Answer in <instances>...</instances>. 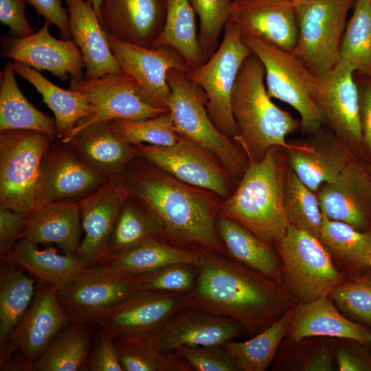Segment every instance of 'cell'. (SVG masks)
<instances>
[{"mask_svg": "<svg viewBox=\"0 0 371 371\" xmlns=\"http://www.w3.org/2000/svg\"><path fill=\"white\" fill-rule=\"evenodd\" d=\"M196 266V282L185 295V307L234 319L250 337L297 304L280 282L225 254L201 251Z\"/></svg>", "mask_w": 371, "mask_h": 371, "instance_id": "6da1fadb", "label": "cell"}, {"mask_svg": "<svg viewBox=\"0 0 371 371\" xmlns=\"http://www.w3.org/2000/svg\"><path fill=\"white\" fill-rule=\"evenodd\" d=\"M117 180L157 215L162 240L185 249L226 255L216 227L221 204L217 194L180 181L138 157Z\"/></svg>", "mask_w": 371, "mask_h": 371, "instance_id": "7a4b0ae2", "label": "cell"}, {"mask_svg": "<svg viewBox=\"0 0 371 371\" xmlns=\"http://www.w3.org/2000/svg\"><path fill=\"white\" fill-rule=\"evenodd\" d=\"M265 69L251 54L243 62L232 94V111L239 133L234 141L249 162L263 159L272 147L287 148L289 134L300 128V120L272 101L264 84Z\"/></svg>", "mask_w": 371, "mask_h": 371, "instance_id": "3957f363", "label": "cell"}, {"mask_svg": "<svg viewBox=\"0 0 371 371\" xmlns=\"http://www.w3.org/2000/svg\"><path fill=\"white\" fill-rule=\"evenodd\" d=\"M282 149L272 147L262 159L249 162L236 189L219 208L220 213L273 247L289 226L283 205L286 162Z\"/></svg>", "mask_w": 371, "mask_h": 371, "instance_id": "277c9868", "label": "cell"}, {"mask_svg": "<svg viewBox=\"0 0 371 371\" xmlns=\"http://www.w3.org/2000/svg\"><path fill=\"white\" fill-rule=\"evenodd\" d=\"M167 82L170 89L168 109L177 133L213 154L240 180L249 166L248 157L233 138L212 122L204 90L190 80L186 72L176 69L168 71Z\"/></svg>", "mask_w": 371, "mask_h": 371, "instance_id": "5b68a950", "label": "cell"}, {"mask_svg": "<svg viewBox=\"0 0 371 371\" xmlns=\"http://www.w3.org/2000/svg\"><path fill=\"white\" fill-rule=\"evenodd\" d=\"M274 247L280 282L297 304L328 295L345 279L319 239L301 229L289 225Z\"/></svg>", "mask_w": 371, "mask_h": 371, "instance_id": "8992f818", "label": "cell"}, {"mask_svg": "<svg viewBox=\"0 0 371 371\" xmlns=\"http://www.w3.org/2000/svg\"><path fill=\"white\" fill-rule=\"evenodd\" d=\"M242 41L264 65L269 97L297 111L304 134L320 129L325 122L313 99L317 76L292 52L251 36H242Z\"/></svg>", "mask_w": 371, "mask_h": 371, "instance_id": "52a82bcc", "label": "cell"}, {"mask_svg": "<svg viewBox=\"0 0 371 371\" xmlns=\"http://www.w3.org/2000/svg\"><path fill=\"white\" fill-rule=\"evenodd\" d=\"M53 142L32 130L0 131V207L23 214L34 208L41 159Z\"/></svg>", "mask_w": 371, "mask_h": 371, "instance_id": "ba28073f", "label": "cell"}, {"mask_svg": "<svg viewBox=\"0 0 371 371\" xmlns=\"http://www.w3.org/2000/svg\"><path fill=\"white\" fill-rule=\"evenodd\" d=\"M252 53L243 42L235 24L229 21L223 38L215 53L204 63L186 72L187 77L198 84L207 97V113L215 126L234 138L239 130L232 111V94L238 71Z\"/></svg>", "mask_w": 371, "mask_h": 371, "instance_id": "9c48e42d", "label": "cell"}, {"mask_svg": "<svg viewBox=\"0 0 371 371\" xmlns=\"http://www.w3.org/2000/svg\"><path fill=\"white\" fill-rule=\"evenodd\" d=\"M352 0L295 1L298 39L293 54L317 76L335 67Z\"/></svg>", "mask_w": 371, "mask_h": 371, "instance_id": "30bf717a", "label": "cell"}, {"mask_svg": "<svg viewBox=\"0 0 371 371\" xmlns=\"http://www.w3.org/2000/svg\"><path fill=\"white\" fill-rule=\"evenodd\" d=\"M140 290L137 277L109 265L86 267L57 288L58 300L73 322L93 323Z\"/></svg>", "mask_w": 371, "mask_h": 371, "instance_id": "8fae6325", "label": "cell"}, {"mask_svg": "<svg viewBox=\"0 0 371 371\" xmlns=\"http://www.w3.org/2000/svg\"><path fill=\"white\" fill-rule=\"evenodd\" d=\"M142 158L180 181L228 198L234 191V177L211 153L179 135L170 146L132 145Z\"/></svg>", "mask_w": 371, "mask_h": 371, "instance_id": "7c38bea8", "label": "cell"}, {"mask_svg": "<svg viewBox=\"0 0 371 371\" xmlns=\"http://www.w3.org/2000/svg\"><path fill=\"white\" fill-rule=\"evenodd\" d=\"M354 68L339 60L317 76L314 101L325 124L357 157L368 158L360 120L359 92L353 78Z\"/></svg>", "mask_w": 371, "mask_h": 371, "instance_id": "4fadbf2b", "label": "cell"}, {"mask_svg": "<svg viewBox=\"0 0 371 371\" xmlns=\"http://www.w3.org/2000/svg\"><path fill=\"white\" fill-rule=\"evenodd\" d=\"M69 89L85 95L93 108V114L77 126L115 119L144 120L169 111L155 106L135 79L125 72L90 80L70 79Z\"/></svg>", "mask_w": 371, "mask_h": 371, "instance_id": "5bb4252c", "label": "cell"}, {"mask_svg": "<svg viewBox=\"0 0 371 371\" xmlns=\"http://www.w3.org/2000/svg\"><path fill=\"white\" fill-rule=\"evenodd\" d=\"M106 179L87 167L66 142H52L41 159L35 205L51 202H78L88 196Z\"/></svg>", "mask_w": 371, "mask_h": 371, "instance_id": "9a60e30c", "label": "cell"}, {"mask_svg": "<svg viewBox=\"0 0 371 371\" xmlns=\"http://www.w3.org/2000/svg\"><path fill=\"white\" fill-rule=\"evenodd\" d=\"M106 34L112 53L123 71L135 79L155 106L168 109V71L176 69L188 72L192 69L183 57L169 46L146 48L120 41Z\"/></svg>", "mask_w": 371, "mask_h": 371, "instance_id": "2e32d148", "label": "cell"}, {"mask_svg": "<svg viewBox=\"0 0 371 371\" xmlns=\"http://www.w3.org/2000/svg\"><path fill=\"white\" fill-rule=\"evenodd\" d=\"M367 164L354 156L333 181L315 192L325 216L360 232H371V174Z\"/></svg>", "mask_w": 371, "mask_h": 371, "instance_id": "e0dca14e", "label": "cell"}, {"mask_svg": "<svg viewBox=\"0 0 371 371\" xmlns=\"http://www.w3.org/2000/svg\"><path fill=\"white\" fill-rule=\"evenodd\" d=\"M185 295L139 290L94 324L113 338L155 333L186 308Z\"/></svg>", "mask_w": 371, "mask_h": 371, "instance_id": "ac0fdd59", "label": "cell"}, {"mask_svg": "<svg viewBox=\"0 0 371 371\" xmlns=\"http://www.w3.org/2000/svg\"><path fill=\"white\" fill-rule=\"evenodd\" d=\"M71 322L58 300L57 287L38 280L30 306L0 348L16 350L34 363Z\"/></svg>", "mask_w": 371, "mask_h": 371, "instance_id": "d6986e66", "label": "cell"}, {"mask_svg": "<svg viewBox=\"0 0 371 371\" xmlns=\"http://www.w3.org/2000/svg\"><path fill=\"white\" fill-rule=\"evenodd\" d=\"M0 55L12 58L36 70L49 71L65 82L83 78L85 63L82 53L74 41L53 37L49 25H44L27 37L1 36Z\"/></svg>", "mask_w": 371, "mask_h": 371, "instance_id": "ffe728a7", "label": "cell"}, {"mask_svg": "<svg viewBox=\"0 0 371 371\" xmlns=\"http://www.w3.org/2000/svg\"><path fill=\"white\" fill-rule=\"evenodd\" d=\"M128 196L117 177L78 201L85 235L76 256L86 267L104 264L116 218Z\"/></svg>", "mask_w": 371, "mask_h": 371, "instance_id": "44dd1931", "label": "cell"}, {"mask_svg": "<svg viewBox=\"0 0 371 371\" xmlns=\"http://www.w3.org/2000/svg\"><path fill=\"white\" fill-rule=\"evenodd\" d=\"M242 36L260 39L293 52L298 39L292 0H234L232 17Z\"/></svg>", "mask_w": 371, "mask_h": 371, "instance_id": "7402d4cb", "label": "cell"}, {"mask_svg": "<svg viewBox=\"0 0 371 371\" xmlns=\"http://www.w3.org/2000/svg\"><path fill=\"white\" fill-rule=\"evenodd\" d=\"M166 0H102L100 23L123 42L155 48L166 19Z\"/></svg>", "mask_w": 371, "mask_h": 371, "instance_id": "603a6c76", "label": "cell"}, {"mask_svg": "<svg viewBox=\"0 0 371 371\" xmlns=\"http://www.w3.org/2000/svg\"><path fill=\"white\" fill-rule=\"evenodd\" d=\"M308 142L283 149L288 166L312 191L333 181L355 156L333 131L322 127Z\"/></svg>", "mask_w": 371, "mask_h": 371, "instance_id": "cb8c5ba5", "label": "cell"}, {"mask_svg": "<svg viewBox=\"0 0 371 371\" xmlns=\"http://www.w3.org/2000/svg\"><path fill=\"white\" fill-rule=\"evenodd\" d=\"M60 139L83 164L106 179L118 177L137 157L133 146L117 135L111 120L76 126Z\"/></svg>", "mask_w": 371, "mask_h": 371, "instance_id": "d4e9b609", "label": "cell"}, {"mask_svg": "<svg viewBox=\"0 0 371 371\" xmlns=\"http://www.w3.org/2000/svg\"><path fill=\"white\" fill-rule=\"evenodd\" d=\"M245 333L234 319L184 308L161 329L160 345L166 352L181 346H223Z\"/></svg>", "mask_w": 371, "mask_h": 371, "instance_id": "484cf974", "label": "cell"}, {"mask_svg": "<svg viewBox=\"0 0 371 371\" xmlns=\"http://www.w3.org/2000/svg\"><path fill=\"white\" fill-rule=\"evenodd\" d=\"M310 337L353 339L371 347V330L345 317L329 295L298 303L294 308L284 341Z\"/></svg>", "mask_w": 371, "mask_h": 371, "instance_id": "4316f807", "label": "cell"}, {"mask_svg": "<svg viewBox=\"0 0 371 371\" xmlns=\"http://www.w3.org/2000/svg\"><path fill=\"white\" fill-rule=\"evenodd\" d=\"M65 2L73 41L85 63L83 78L95 79L110 73L124 72L112 53L92 3L89 0Z\"/></svg>", "mask_w": 371, "mask_h": 371, "instance_id": "83f0119b", "label": "cell"}, {"mask_svg": "<svg viewBox=\"0 0 371 371\" xmlns=\"http://www.w3.org/2000/svg\"><path fill=\"white\" fill-rule=\"evenodd\" d=\"M82 230L78 202L36 204L24 216L21 239L38 245L55 244L64 254H76Z\"/></svg>", "mask_w": 371, "mask_h": 371, "instance_id": "f1b7e54d", "label": "cell"}, {"mask_svg": "<svg viewBox=\"0 0 371 371\" xmlns=\"http://www.w3.org/2000/svg\"><path fill=\"white\" fill-rule=\"evenodd\" d=\"M216 227L227 256L270 279L280 282L281 263L273 246L220 212L216 217Z\"/></svg>", "mask_w": 371, "mask_h": 371, "instance_id": "f546056e", "label": "cell"}, {"mask_svg": "<svg viewBox=\"0 0 371 371\" xmlns=\"http://www.w3.org/2000/svg\"><path fill=\"white\" fill-rule=\"evenodd\" d=\"M13 65L15 73L33 85L54 113L57 137H65L80 121L93 114L92 105L82 93L60 88L35 69L21 62L14 60Z\"/></svg>", "mask_w": 371, "mask_h": 371, "instance_id": "4dcf8cb0", "label": "cell"}, {"mask_svg": "<svg viewBox=\"0 0 371 371\" xmlns=\"http://www.w3.org/2000/svg\"><path fill=\"white\" fill-rule=\"evenodd\" d=\"M1 261L13 264L38 280L60 287L86 266L76 254H58L52 249H40L38 244L21 238L12 252Z\"/></svg>", "mask_w": 371, "mask_h": 371, "instance_id": "1f68e13d", "label": "cell"}, {"mask_svg": "<svg viewBox=\"0 0 371 371\" xmlns=\"http://www.w3.org/2000/svg\"><path fill=\"white\" fill-rule=\"evenodd\" d=\"M13 62H7L0 75V131L32 130L54 139L56 124L53 119L36 109L23 95L15 79Z\"/></svg>", "mask_w": 371, "mask_h": 371, "instance_id": "d6a6232c", "label": "cell"}, {"mask_svg": "<svg viewBox=\"0 0 371 371\" xmlns=\"http://www.w3.org/2000/svg\"><path fill=\"white\" fill-rule=\"evenodd\" d=\"M161 232V223L149 205L142 199L128 194L116 218L104 264L117 254L159 237Z\"/></svg>", "mask_w": 371, "mask_h": 371, "instance_id": "836d02e7", "label": "cell"}, {"mask_svg": "<svg viewBox=\"0 0 371 371\" xmlns=\"http://www.w3.org/2000/svg\"><path fill=\"white\" fill-rule=\"evenodd\" d=\"M334 263L345 276L368 267L371 256V232H360L351 225L328 218L323 221L318 238Z\"/></svg>", "mask_w": 371, "mask_h": 371, "instance_id": "e575fe53", "label": "cell"}, {"mask_svg": "<svg viewBox=\"0 0 371 371\" xmlns=\"http://www.w3.org/2000/svg\"><path fill=\"white\" fill-rule=\"evenodd\" d=\"M161 330L114 337L123 371H194L175 350L166 352L161 349Z\"/></svg>", "mask_w": 371, "mask_h": 371, "instance_id": "d590c367", "label": "cell"}, {"mask_svg": "<svg viewBox=\"0 0 371 371\" xmlns=\"http://www.w3.org/2000/svg\"><path fill=\"white\" fill-rule=\"evenodd\" d=\"M95 324L71 322L33 363L32 371L86 370Z\"/></svg>", "mask_w": 371, "mask_h": 371, "instance_id": "8d00e7d4", "label": "cell"}, {"mask_svg": "<svg viewBox=\"0 0 371 371\" xmlns=\"http://www.w3.org/2000/svg\"><path fill=\"white\" fill-rule=\"evenodd\" d=\"M199 257V251L177 247L156 237L115 256L104 265L137 277L177 263L196 265Z\"/></svg>", "mask_w": 371, "mask_h": 371, "instance_id": "74e56055", "label": "cell"}, {"mask_svg": "<svg viewBox=\"0 0 371 371\" xmlns=\"http://www.w3.org/2000/svg\"><path fill=\"white\" fill-rule=\"evenodd\" d=\"M295 307L251 339L245 341L234 339L223 345L239 371H265L268 368L284 339Z\"/></svg>", "mask_w": 371, "mask_h": 371, "instance_id": "f35d334b", "label": "cell"}, {"mask_svg": "<svg viewBox=\"0 0 371 371\" xmlns=\"http://www.w3.org/2000/svg\"><path fill=\"white\" fill-rule=\"evenodd\" d=\"M20 267L1 261L0 346H3L30 306L34 280Z\"/></svg>", "mask_w": 371, "mask_h": 371, "instance_id": "ab89813d", "label": "cell"}, {"mask_svg": "<svg viewBox=\"0 0 371 371\" xmlns=\"http://www.w3.org/2000/svg\"><path fill=\"white\" fill-rule=\"evenodd\" d=\"M195 14L190 0H166L164 25L155 43V47L166 45L177 50L191 69L203 63Z\"/></svg>", "mask_w": 371, "mask_h": 371, "instance_id": "60d3db41", "label": "cell"}, {"mask_svg": "<svg viewBox=\"0 0 371 371\" xmlns=\"http://www.w3.org/2000/svg\"><path fill=\"white\" fill-rule=\"evenodd\" d=\"M283 205L289 225L319 238L323 214L316 193L299 179L287 163L284 173Z\"/></svg>", "mask_w": 371, "mask_h": 371, "instance_id": "b9f144b4", "label": "cell"}, {"mask_svg": "<svg viewBox=\"0 0 371 371\" xmlns=\"http://www.w3.org/2000/svg\"><path fill=\"white\" fill-rule=\"evenodd\" d=\"M340 60L355 71H371V0L356 1L343 34Z\"/></svg>", "mask_w": 371, "mask_h": 371, "instance_id": "7bdbcfd3", "label": "cell"}, {"mask_svg": "<svg viewBox=\"0 0 371 371\" xmlns=\"http://www.w3.org/2000/svg\"><path fill=\"white\" fill-rule=\"evenodd\" d=\"M329 297L348 319L371 330V267L345 277Z\"/></svg>", "mask_w": 371, "mask_h": 371, "instance_id": "ee69618b", "label": "cell"}, {"mask_svg": "<svg viewBox=\"0 0 371 371\" xmlns=\"http://www.w3.org/2000/svg\"><path fill=\"white\" fill-rule=\"evenodd\" d=\"M111 122L117 135L131 145L147 144L170 146L179 138L170 111L144 120L115 119Z\"/></svg>", "mask_w": 371, "mask_h": 371, "instance_id": "f6af8a7d", "label": "cell"}, {"mask_svg": "<svg viewBox=\"0 0 371 371\" xmlns=\"http://www.w3.org/2000/svg\"><path fill=\"white\" fill-rule=\"evenodd\" d=\"M199 20L198 34L203 63L218 49L222 30L231 20L234 0H190Z\"/></svg>", "mask_w": 371, "mask_h": 371, "instance_id": "bcb514c9", "label": "cell"}, {"mask_svg": "<svg viewBox=\"0 0 371 371\" xmlns=\"http://www.w3.org/2000/svg\"><path fill=\"white\" fill-rule=\"evenodd\" d=\"M308 341V337L297 341H289L293 346L286 360L277 368L286 363L284 368L291 370L330 371L334 368L335 341L332 337H317Z\"/></svg>", "mask_w": 371, "mask_h": 371, "instance_id": "7dc6e473", "label": "cell"}, {"mask_svg": "<svg viewBox=\"0 0 371 371\" xmlns=\"http://www.w3.org/2000/svg\"><path fill=\"white\" fill-rule=\"evenodd\" d=\"M137 278L140 290L187 295L195 286L197 269L194 265L177 263Z\"/></svg>", "mask_w": 371, "mask_h": 371, "instance_id": "c3c4849f", "label": "cell"}, {"mask_svg": "<svg viewBox=\"0 0 371 371\" xmlns=\"http://www.w3.org/2000/svg\"><path fill=\"white\" fill-rule=\"evenodd\" d=\"M175 351L194 371H239L223 346H181Z\"/></svg>", "mask_w": 371, "mask_h": 371, "instance_id": "681fc988", "label": "cell"}, {"mask_svg": "<svg viewBox=\"0 0 371 371\" xmlns=\"http://www.w3.org/2000/svg\"><path fill=\"white\" fill-rule=\"evenodd\" d=\"M86 370L123 371L114 338L98 328L97 333L93 335L86 361Z\"/></svg>", "mask_w": 371, "mask_h": 371, "instance_id": "f907efd6", "label": "cell"}, {"mask_svg": "<svg viewBox=\"0 0 371 371\" xmlns=\"http://www.w3.org/2000/svg\"><path fill=\"white\" fill-rule=\"evenodd\" d=\"M335 342V357L340 371H371V347L357 340L340 338Z\"/></svg>", "mask_w": 371, "mask_h": 371, "instance_id": "816d5d0a", "label": "cell"}, {"mask_svg": "<svg viewBox=\"0 0 371 371\" xmlns=\"http://www.w3.org/2000/svg\"><path fill=\"white\" fill-rule=\"evenodd\" d=\"M0 21L16 37H27L35 33L26 17L25 0H0Z\"/></svg>", "mask_w": 371, "mask_h": 371, "instance_id": "f5cc1de1", "label": "cell"}, {"mask_svg": "<svg viewBox=\"0 0 371 371\" xmlns=\"http://www.w3.org/2000/svg\"><path fill=\"white\" fill-rule=\"evenodd\" d=\"M25 214L0 207V257L8 256L21 239Z\"/></svg>", "mask_w": 371, "mask_h": 371, "instance_id": "db71d44e", "label": "cell"}, {"mask_svg": "<svg viewBox=\"0 0 371 371\" xmlns=\"http://www.w3.org/2000/svg\"><path fill=\"white\" fill-rule=\"evenodd\" d=\"M31 4L37 14L43 16L45 23L54 25L65 40L73 41L69 16L61 5L60 0H25Z\"/></svg>", "mask_w": 371, "mask_h": 371, "instance_id": "11a10c76", "label": "cell"}, {"mask_svg": "<svg viewBox=\"0 0 371 371\" xmlns=\"http://www.w3.org/2000/svg\"><path fill=\"white\" fill-rule=\"evenodd\" d=\"M360 120L367 156L371 157V85L359 93Z\"/></svg>", "mask_w": 371, "mask_h": 371, "instance_id": "9f6ffc18", "label": "cell"}, {"mask_svg": "<svg viewBox=\"0 0 371 371\" xmlns=\"http://www.w3.org/2000/svg\"><path fill=\"white\" fill-rule=\"evenodd\" d=\"M93 5V8H94V10L96 12V14L98 16V17L99 16V11H100V5H101V3H102V0H89Z\"/></svg>", "mask_w": 371, "mask_h": 371, "instance_id": "6f0895ef", "label": "cell"}, {"mask_svg": "<svg viewBox=\"0 0 371 371\" xmlns=\"http://www.w3.org/2000/svg\"><path fill=\"white\" fill-rule=\"evenodd\" d=\"M367 164H368V170H369V171H370V172L371 174V162L368 163Z\"/></svg>", "mask_w": 371, "mask_h": 371, "instance_id": "680465c9", "label": "cell"}, {"mask_svg": "<svg viewBox=\"0 0 371 371\" xmlns=\"http://www.w3.org/2000/svg\"><path fill=\"white\" fill-rule=\"evenodd\" d=\"M369 265L371 267V256H370V258L369 259Z\"/></svg>", "mask_w": 371, "mask_h": 371, "instance_id": "91938a15", "label": "cell"}, {"mask_svg": "<svg viewBox=\"0 0 371 371\" xmlns=\"http://www.w3.org/2000/svg\"><path fill=\"white\" fill-rule=\"evenodd\" d=\"M292 1H300V0H292Z\"/></svg>", "mask_w": 371, "mask_h": 371, "instance_id": "94428289", "label": "cell"}]
</instances>
